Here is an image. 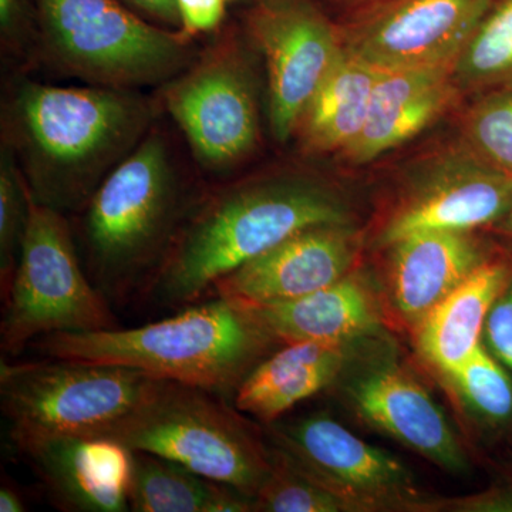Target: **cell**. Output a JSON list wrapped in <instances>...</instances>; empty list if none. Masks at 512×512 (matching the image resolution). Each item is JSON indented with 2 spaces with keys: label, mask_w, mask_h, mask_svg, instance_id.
Masks as SVG:
<instances>
[{
  "label": "cell",
  "mask_w": 512,
  "mask_h": 512,
  "mask_svg": "<svg viewBox=\"0 0 512 512\" xmlns=\"http://www.w3.org/2000/svg\"><path fill=\"white\" fill-rule=\"evenodd\" d=\"M158 106L140 90L25 80L10 94L3 143L33 201L60 214H80L154 127Z\"/></svg>",
  "instance_id": "1"
},
{
  "label": "cell",
  "mask_w": 512,
  "mask_h": 512,
  "mask_svg": "<svg viewBox=\"0 0 512 512\" xmlns=\"http://www.w3.org/2000/svg\"><path fill=\"white\" fill-rule=\"evenodd\" d=\"M348 224L328 185L298 171L244 178L204 191L143 302L185 308L235 268L303 229Z\"/></svg>",
  "instance_id": "2"
},
{
  "label": "cell",
  "mask_w": 512,
  "mask_h": 512,
  "mask_svg": "<svg viewBox=\"0 0 512 512\" xmlns=\"http://www.w3.org/2000/svg\"><path fill=\"white\" fill-rule=\"evenodd\" d=\"M202 192L156 126L107 175L79 214V242L111 306L146 299Z\"/></svg>",
  "instance_id": "3"
},
{
  "label": "cell",
  "mask_w": 512,
  "mask_h": 512,
  "mask_svg": "<svg viewBox=\"0 0 512 512\" xmlns=\"http://www.w3.org/2000/svg\"><path fill=\"white\" fill-rule=\"evenodd\" d=\"M272 343L282 345L248 305L211 296L138 328L53 333L30 346L45 357L130 367L232 400Z\"/></svg>",
  "instance_id": "4"
},
{
  "label": "cell",
  "mask_w": 512,
  "mask_h": 512,
  "mask_svg": "<svg viewBox=\"0 0 512 512\" xmlns=\"http://www.w3.org/2000/svg\"><path fill=\"white\" fill-rule=\"evenodd\" d=\"M35 3L40 52L63 73L92 86H164L201 55L181 30L151 25L120 0Z\"/></svg>",
  "instance_id": "5"
},
{
  "label": "cell",
  "mask_w": 512,
  "mask_h": 512,
  "mask_svg": "<svg viewBox=\"0 0 512 512\" xmlns=\"http://www.w3.org/2000/svg\"><path fill=\"white\" fill-rule=\"evenodd\" d=\"M227 400L202 387L154 377L137 409L109 439L183 464L254 500L271 471V457L244 413Z\"/></svg>",
  "instance_id": "6"
},
{
  "label": "cell",
  "mask_w": 512,
  "mask_h": 512,
  "mask_svg": "<svg viewBox=\"0 0 512 512\" xmlns=\"http://www.w3.org/2000/svg\"><path fill=\"white\" fill-rule=\"evenodd\" d=\"M2 301L0 348L10 356L53 333L119 328L113 306L83 269L66 215L32 195L18 266Z\"/></svg>",
  "instance_id": "7"
},
{
  "label": "cell",
  "mask_w": 512,
  "mask_h": 512,
  "mask_svg": "<svg viewBox=\"0 0 512 512\" xmlns=\"http://www.w3.org/2000/svg\"><path fill=\"white\" fill-rule=\"evenodd\" d=\"M46 359L0 362V407L12 440L109 437L137 409L154 379L130 367Z\"/></svg>",
  "instance_id": "8"
},
{
  "label": "cell",
  "mask_w": 512,
  "mask_h": 512,
  "mask_svg": "<svg viewBox=\"0 0 512 512\" xmlns=\"http://www.w3.org/2000/svg\"><path fill=\"white\" fill-rule=\"evenodd\" d=\"M160 106L207 173L235 170L261 141L255 74L237 36H221L187 70L165 83Z\"/></svg>",
  "instance_id": "9"
},
{
  "label": "cell",
  "mask_w": 512,
  "mask_h": 512,
  "mask_svg": "<svg viewBox=\"0 0 512 512\" xmlns=\"http://www.w3.org/2000/svg\"><path fill=\"white\" fill-rule=\"evenodd\" d=\"M245 32L264 57L269 124L284 144L342 50L340 29L312 0H258Z\"/></svg>",
  "instance_id": "10"
},
{
  "label": "cell",
  "mask_w": 512,
  "mask_h": 512,
  "mask_svg": "<svg viewBox=\"0 0 512 512\" xmlns=\"http://www.w3.org/2000/svg\"><path fill=\"white\" fill-rule=\"evenodd\" d=\"M494 0H375L340 29L342 46L379 70L453 66Z\"/></svg>",
  "instance_id": "11"
},
{
  "label": "cell",
  "mask_w": 512,
  "mask_h": 512,
  "mask_svg": "<svg viewBox=\"0 0 512 512\" xmlns=\"http://www.w3.org/2000/svg\"><path fill=\"white\" fill-rule=\"evenodd\" d=\"M282 456L313 483L348 505H376L412 493L409 474L394 458L360 440L328 416L312 414L272 429Z\"/></svg>",
  "instance_id": "12"
},
{
  "label": "cell",
  "mask_w": 512,
  "mask_h": 512,
  "mask_svg": "<svg viewBox=\"0 0 512 512\" xmlns=\"http://www.w3.org/2000/svg\"><path fill=\"white\" fill-rule=\"evenodd\" d=\"M355 254L356 238L348 224L303 229L222 276L207 298L248 306L293 301L345 278Z\"/></svg>",
  "instance_id": "13"
},
{
  "label": "cell",
  "mask_w": 512,
  "mask_h": 512,
  "mask_svg": "<svg viewBox=\"0 0 512 512\" xmlns=\"http://www.w3.org/2000/svg\"><path fill=\"white\" fill-rule=\"evenodd\" d=\"M50 501L67 512H126L133 451L109 437L43 436L12 440Z\"/></svg>",
  "instance_id": "14"
},
{
  "label": "cell",
  "mask_w": 512,
  "mask_h": 512,
  "mask_svg": "<svg viewBox=\"0 0 512 512\" xmlns=\"http://www.w3.org/2000/svg\"><path fill=\"white\" fill-rule=\"evenodd\" d=\"M384 229L396 244L419 232H470L498 224L512 205V177L488 167L468 151L444 158Z\"/></svg>",
  "instance_id": "15"
},
{
  "label": "cell",
  "mask_w": 512,
  "mask_h": 512,
  "mask_svg": "<svg viewBox=\"0 0 512 512\" xmlns=\"http://www.w3.org/2000/svg\"><path fill=\"white\" fill-rule=\"evenodd\" d=\"M460 96L453 66L379 70L365 127L342 156L357 165L376 160L419 136Z\"/></svg>",
  "instance_id": "16"
},
{
  "label": "cell",
  "mask_w": 512,
  "mask_h": 512,
  "mask_svg": "<svg viewBox=\"0 0 512 512\" xmlns=\"http://www.w3.org/2000/svg\"><path fill=\"white\" fill-rule=\"evenodd\" d=\"M370 424L447 468L463 467V454L446 417L430 394L399 369H382L360 380L353 392Z\"/></svg>",
  "instance_id": "17"
},
{
  "label": "cell",
  "mask_w": 512,
  "mask_h": 512,
  "mask_svg": "<svg viewBox=\"0 0 512 512\" xmlns=\"http://www.w3.org/2000/svg\"><path fill=\"white\" fill-rule=\"evenodd\" d=\"M393 247L394 301L406 318L414 320L423 318L485 261L468 232H419Z\"/></svg>",
  "instance_id": "18"
},
{
  "label": "cell",
  "mask_w": 512,
  "mask_h": 512,
  "mask_svg": "<svg viewBox=\"0 0 512 512\" xmlns=\"http://www.w3.org/2000/svg\"><path fill=\"white\" fill-rule=\"evenodd\" d=\"M343 343H284L248 373L232 397L239 412L274 423L338 376Z\"/></svg>",
  "instance_id": "19"
},
{
  "label": "cell",
  "mask_w": 512,
  "mask_h": 512,
  "mask_svg": "<svg viewBox=\"0 0 512 512\" xmlns=\"http://www.w3.org/2000/svg\"><path fill=\"white\" fill-rule=\"evenodd\" d=\"M512 275L511 266L485 259L463 284L419 320L417 343L433 365L448 376L481 345L491 306Z\"/></svg>",
  "instance_id": "20"
},
{
  "label": "cell",
  "mask_w": 512,
  "mask_h": 512,
  "mask_svg": "<svg viewBox=\"0 0 512 512\" xmlns=\"http://www.w3.org/2000/svg\"><path fill=\"white\" fill-rule=\"evenodd\" d=\"M379 69L345 47L303 111L295 137L308 154H343L365 127Z\"/></svg>",
  "instance_id": "21"
},
{
  "label": "cell",
  "mask_w": 512,
  "mask_h": 512,
  "mask_svg": "<svg viewBox=\"0 0 512 512\" xmlns=\"http://www.w3.org/2000/svg\"><path fill=\"white\" fill-rule=\"evenodd\" d=\"M249 308L282 345L295 342L343 343L376 323L369 296L348 276L293 301Z\"/></svg>",
  "instance_id": "22"
},
{
  "label": "cell",
  "mask_w": 512,
  "mask_h": 512,
  "mask_svg": "<svg viewBox=\"0 0 512 512\" xmlns=\"http://www.w3.org/2000/svg\"><path fill=\"white\" fill-rule=\"evenodd\" d=\"M128 505L133 512L254 511L241 491L146 451H133Z\"/></svg>",
  "instance_id": "23"
},
{
  "label": "cell",
  "mask_w": 512,
  "mask_h": 512,
  "mask_svg": "<svg viewBox=\"0 0 512 512\" xmlns=\"http://www.w3.org/2000/svg\"><path fill=\"white\" fill-rule=\"evenodd\" d=\"M461 94L512 86V0H494L453 64Z\"/></svg>",
  "instance_id": "24"
},
{
  "label": "cell",
  "mask_w": 512,
  "mask_h": 512,
  "mask_svg": "<svg viewBox=\"0 0 512 512\" xmlns=\"http://www.w3.org/2000/svg\"><path fill=\"white\" fill-rule=\"evenodd\" d=\"M464 150L512 177V86L477 96L464 116Z\"/></svg>",
  "instance_id": "25"
},
{
  "label": "cell",
  "mask_w": 512,
  "mask_h": 512,
  "mask_svg": "<svg viewBox=\"0 0 512 512\" xmlns=\"http://www.w3.org/2000/svg\"><path fill=\"white\" fill-rule=\"evenodd\" d=\"M30 192L18 161L2 141L0 154V293L8 295L28 227Z\"/></svg>",
  "instance_id": "26"
},
{
  "label": "cell",
  "mask_w": 512,
  "mask_h": 512,
  "mask_svg": "<svg viewBox=\"0 0 512 512\" xmlns=\"http://www.w3.org/2000/svg\"><path fill=\"white\" fill-rule=\"evenodd\" d=\"M348 507L339 497L296 470L281 451L254 497V511L336 512Z\"/></svg>",
  "instance_id": "27"
},
{
  "label": "cell",
  "mask_w": 512,
  "mask_h": 512,
  "mask_svg": "<svg viewBox=\"0 0 512 512\" xmlns=\"http://www.w3.org/2000/svg\"><path fill=\"white\" fill-rule=\"evenodd\" d=\"M467 402L494 423L512 417V382L497 357L483 345L450 375Z\"/></svg>",
  "instance_id": "28"
},
{
  "label": "cell",
  "mask_w": 512,
  "mask_h": 512,
  "mask_svg": "<svg viewBox=\"0 0 512 512\" xmlns=\"http://www.w3.org/2000/svg\"><path fill=\"white\" fill-rule=\"evenodd\" d=\"M0 36L3 49L15 56L39 47V19L35 0H0Z\"/></svg>",
  "instance_id": "29"
},
{
  "label": "cell",
  "mask_w": 512,
  "mask_h": 512,
  "mask_svg": "<svg viewBox=\"0 0 512 512\" xmlns=\"http://www.w3.org/2000/svg\"><path fill=\"white\" fill-rule=\"evenodd\" d=\"M484 335L494 356L512 373V275L491 306Z\"/></svg>",
  "instance_id": "30"
},
{
  "label": "cell",
  "mask_w": 512,
  "mask_h": 512,
  "mask_svg": "<svg viewBox=\"0 0 512 512\" xmlns=\"http://www.w3.org/2000/svg\"><path fill=\"white\" fill-rule=\"evenodd\" d=\"M228 0H177L181 32L188 37L215 32L224 22Z\"/></svg>",
  "instance_id": "31"
},
{
  "label": "cell",
  "mask_w": 512,
  "mask_h": 512,
  "mask_svg": "<svg viewBox=\"0 0 512 512\" xmlns=\"http://www.w3.org/2000/svg\"><path fill=\"white\" fill-rule=\"evenodd\" d=\"M128 8L143 13L148 18L157 20L168 28H180L181 20L178 13L177 0H121Z\"/></svg>",
  "instance_id": "32"
},
{
  "label": "cell",
  "mask_w": 512,
  "mask_h": 512,
  "mask_svg": "<svg viewBox=\"0 0 512 512\" xmlns=\"http://www.w3.org/2000/svg\"><path fill=\"white\" fill-rule=\"evenodd\" d=\"M25 510V504H23L18 491L8 485H2L0 488V512H22Z\"/></svg>",
  "instance_id": "33"
},
{
  "label": "cell",
  "mask_w": 512,
  "mask_h": 512,
  "mask_svg": "<svg viewBox=\"0 0 512 512\" xmlns=\"http://www.w3.org/2000/svg\"><path fill=\"white\" fill-rule=\"evenodd\" d=\"M498 225H500L501 231H503L505 235L512 238V205L510 211L507 212L503 220L498 222Z\"/></svg>",
  "instance_id": "34"
},
{
  "label": "cell",
  "mask_w": 512,
  "mask_h": 512,
  "mask_svg": "<svg viewBox=\"0 0 512 512\" xmlns=\"http://www.w3.org/2000/svg\"><path fill=\"white\" fill-rule=\"evenodd\" d=\"M345 2L356 3V5H369V3L375 2V0H345Z\"/></svg>",
  "instance_id": "35"
},
{
  "label": "cell",
  "mask_w": 512,
  "mask_h": 512,
  "mask_svg": "<svg viewBox=\"0 0 512 512\" xmlns=\"http://www.w3.org/2000/svg\"><path fill=\"white\" fill-rule=\"evenodd\" d=\"M228 2H235V0H228Z\"/></svg>",
  "instance_id": "36"
}]
</instances>
